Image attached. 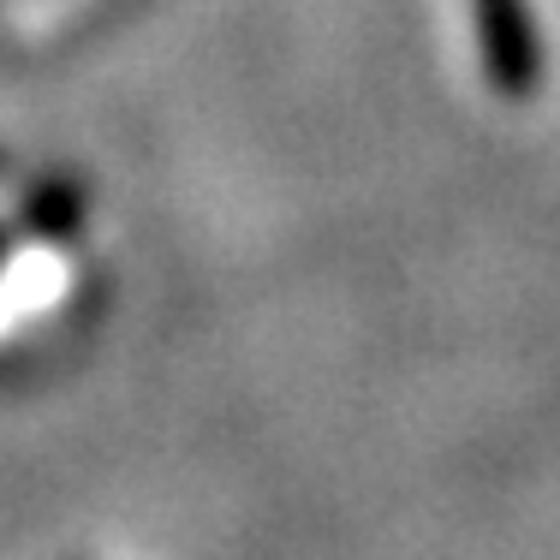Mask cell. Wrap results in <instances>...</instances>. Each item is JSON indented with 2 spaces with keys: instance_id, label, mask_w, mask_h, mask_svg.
Masks as SVG:
<instances>
[{
  "instance_id": "obj_1",
  "label": "cell",
  "mask_w": 560,
  "mask_h": 560,
  "mask_svg": "<svg viewBox=\"0 0 560 560\" xmlns=\"http://www.w3.org/2000/svg\"><path fill=\"white\" fill-rule=\"evenodd\" d=\"M483 31H489V48L501 55V78L518 90L530 78V48H525V24H518L513 0H483Z\"/></svg>"
}]
</instances>
